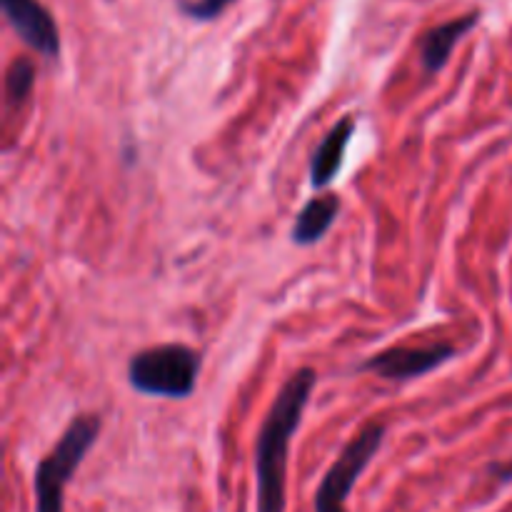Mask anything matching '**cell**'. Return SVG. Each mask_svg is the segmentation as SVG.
I'll list each match as a JSON object with an SVG mask.
<instances>
[{
  "mask_svg": "<svg viewBox=\"0 0 512 512\" xmlns=\"http://www.w3.org/2000/svg\"><path fill=\"white\" fill-rule=\"evenodd\" d=\"M480 13H468L463 18L448 20L443 25H435L420 40V63L425 73H440L448 65L455 45L478 25Z\"/></svg>",
  "mask_w": 512,
  "mask_h": 512,
  "instance_id": "obj_8",
  "label": "cell"
},
{
  "mask_svg": "<svg viewBox=\"0 0 512 512\" xmlns=\"http://www.w3.org/2000/svg\"><path fill=\"white\" fill-rule=\"evenodd\" d=\"M100 428L103 420L93 413L75 415L70 420L55 448L35 468V512H63L65 488L98 440Z\"/></svg>",
  "mask_w": 512,
  "mask_h": 512,
  "instance_id": "obj_2",
  "label": "cell"
},
{
  "mask_svg": "<svg viewBox=\"0 0 512 512\" xmlns=\"http://www.w3.org/2000/svg\"><path fill=\"white\" fill-rule=\"evenodd\" d=\"M488 473L493 475L498 483H512V460L510 463H493L488 468Z\"/></svg>",
  "mask_w": 512,
  "mask_h": 512,
  "instance_id": "obj_12",
  "label": "cell"
},
{
  "mask_svg": "<svg viewBox=\"0 0 512 512\" xmlns=\"http://www.w3.org/2000/svg\"><path fill=\"white\" fill-rule=\"evenodd\" d=\"M385 433H388V428L383 423H365L355 433V438L340 450L335 463L330 465L325 478L320 480L313 503L315 512H348L350 493H353L363 470L370 465V460L378 455Z\"/></svg>",
  "mask_w": 512,
  "mask_h": 512,
  "instance_id": "obj_4",
  "label": "cell"
},
{
  "mask_svg": "<svg viewBox=\"0 0 512 512\" xmlns=\"http://www.w3.org/2000/svg\"><path fill=\"white\" fill-rule=\"evenodd\" d=\"M355 133V118H343L330 128V133L315 148L313 158H310V185L315 190L328 188L338 175L340 165H343L345 153H348L350 138Z\"/></svg>",
  "mask_w": 512,
  "mask_h": 512,
  "instance_id": "obj_7",
  "label": "cell"
},
{
  "mask_svg": "<svg viewBox=\"0 0 512 512\" xmlns=\"http://www.w3.org/2000/svg\"><path fill=\"white\" fill-rule=\"evenodd\" d=\"M35 83V63L30 58H15L5 73V93L10 103H23Z\"/></svg>",
  "mask_w": 512,
  "mask_h": 512,
  "instance_id": "obj_10",
  "label": "cell"
},
{
  "mask_svg": "<svg viewBox=\"0 0 512 512\" xmlns=\"http://www.w3.org/2000/svg\"><path fill=\"white\" fill-rule=\"evenodd\" d=\"M318 373L300 368L285 380L275 395L255 445V475H258V512H285L288 505V455L293 435L303 423V413L313 395Z\"/></svg>",
  "mask_w": 512,
  "mask_h": 512,
  "instance_id": "obj_1",
  "label": "cell"
},
{
  "mask_svg": "<svg viewBox=\"0 0 512 512\" xmlns=\"http://www.w3.org/2000/svg\"><path fill=\"white\" fill-rule=\"evenodd\" d=\"M458 355L455 345L433 343V345H398L375 353L365 360L360 368L375 373L385 380H413L420 375H428L453 360Z\"/></svg>",
  "mask_w": 512,
  "mask_h": 512,
  "instance_id": "obj_5",
  "label": "cell"
},
{
  "mask_svg": "<svg viewBox=\"0 0 512 512\" xmlns=\"http://www.w3.org/2000/svg\"><path fill=\"white\" fill-rule=\"evenodd\" d=\"M200 365L203 360L188 345H155L130 358L128 380L143 395L180 400L193 395Z\"/></svg>",
  "mask_w": 512,
  "mask_h": 512,
  "instance_id": "obj_3",
  "label": "cell"
},
{
  "mask_svg": "<svg viewBox=\"0 0 512 512\" xmlns=\"http://www.w3.org/2000/svg\"><path fill=\"white\" fill-rule=\"evenodd\" d=\"M340 213V198L335 193L315 195L313 200L303 205V210L295 218L290 238L295 245H315L338 220Z\"/></svg>",
  "mask_w": 512,
  "mask_h": 512,
  "instance_id": "obj_9",
  "label": "cell"
},
{
  "mask_svg": "<svg viewBox=\"0 0 512 512\" xmlns=\"http://www.w3.org/2000/svg\"><path fill=\"white\" fill-rule=\"evenodd\" d=\"M235 0H180L178 8L193 20H215Z\"/></svg>",
  "mask_w": 512,
  "mask_h": 512,
  "instance_id": "obj_11",
  "label": "cell"
},
{
  "mask_svg": "<svg viewBox=\"0 0 512 512\" xmlns=\"http://www.w3.org/2000/svg\"><path fill=\"white\" fill-rule=\"evenodd\" d=\"M10 28L23 38L25 45L38 50L45 58L55 60L60 55V35L53 15L40 0H0Z\"/></svg>",
  "mask_w": 512,
  "mask_h": 512,
  "instance_id": "obj_6",
  "label": "cell"
}]
</instances>
